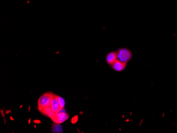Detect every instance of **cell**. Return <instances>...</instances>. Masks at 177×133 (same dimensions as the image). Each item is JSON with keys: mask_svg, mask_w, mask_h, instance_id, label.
Segmentation results:
<instances>
[{"mask_svg": "<svg viewBox=\"0 0 177 133\" xmlns=\"http://www.w3.org/2000/svg\"><path fill=\"white\" fill-rule=\"evenodd\" d=\"M55 94L51 93H46L41 96L38 101V109L41 112L44 109L50 106L51 100Z\"/></svg>", "mask_w": 177, "mask_h": 133, "instance_id": "cell-1", "label": "cell"}, {"mask_svg": "<svg viewBox=\"0 0 177 133\" xmlns=\"http://www.w3.org/2000/svg\"><path fill=\"white\" fill-rule=\"evenodd\" d=\"M117 54L118 60L126 63H127L132 57V52L127 48H119L117 51Z\"/></svg>", "mask_w": 177, "mask_h": 133, "instance_id": "cell-2", "label": "cell"}, {"mask_svg": "<svg viewBox=\"0 0 177 133\" xmlns=\"http://www.w3.org/2000/svg\"><path fill=\"white\" fill-rule=\"evenodd\" d=\"M69 118V115L68 114H66V112H56L54 114L53 116L50 117L54 122L56 124H62L66 121H67V119Z\"/></svg>", "mask_w": 177, "mask_h": 133, "instance_id": "cell-3", "label": "cell"}, {"mask_svg": "<svg viewBox=\"0 0 177 133\" xmlns=\"http://www.w3.org/2000/svg\"><path fill=\"white\" fill-rule=\"evenodd\" d=\"M58 97L59 96H57L56 94L54 95L53 99L51 100L50 105V107L51 109L55 113L59 112H60V110H62V109L60 108V103H59Z\"/></svg>", "mask_w": 177, "mask_h": 133, "instance_id": "cell-4", "label": "cell"}, {"mask_svg": "<svg viewBox=\"0 0 177 133\" xmlns=\"http://www.w3.org/2000/svg\"><path fill=\"white\" fill-rule=\"evenodd\" d=\"M106 62L109 65H112V64L115 62L116 61L118 60L117 58V52H112L109 53L107 55Z\"/></svg>", "mask_w": 177, "mask_h": 133, "instance_id": "cell-5", "label": "cell"}, {"mask_svg": "<svg viewBox=\"0 0 177 133\" xmlns=\"http://www.w3.org/2000/svg\"><path fill=\"white\" fill-rule=\"evenodd\" d=\"M126 65H127V63H126L122 62L120 60H117L112 65V67L113 68V69L116 71L121 72L125 69Z\"/></svg>", "mask_w": 177, "mask_h": 133, "instance_id": "cell-6", "label": "cell"}, {"mask_svg": "<svg viewBox=\"0 0 177 133\" xmlns=\"http://www.w3.org/2000/svg\"><path fill=\"white\" fill-rule=\"evenodd\" d=\"M55 124L53 125V133H62V127L59 124L55 123Z\"/></svg>", "mask_w": 177, "mask_h": 133, "instance_id": "cell-7", "label": "cell"}, {"mask_svg": "<svg viewBox=\"0 0 177 133\" xmlns=\"http://www.w3.org/2000/svg\"><path fill=\"white\" fill-rule=\"evenodd\" d=\"M58 100H59V103L60 105V108L61 109L64 108V106H65V101L63 98L60 97H58Z\"/></svg>", "mask_w": 177, "mask_h": 133, "instance_id": "cell-8", "label": "cell"}, {"mask_svg": "<svg viewBox=\"0 0 177 133\" xmlns=\"http://www.w3.org/2000/svg\"><path fill=\"white\" fill-rule=\"evenodd\" d=\"M77 121H78V116H77L73 117L72 119V122L73 124H74V123L76 122Z\"/></svg>", "mask_w": 177, "mask_h": 133, "instance_id": "cell-9", "label": "cell"}, {"mask_svg": "<svg viewBox=\"0 0 177 133\" xmlns=\"http://www.w3.org/2000/svg\"><path fill=\"white\" fill-rule=\"evenodd\" d=\"M34 122H39V123H40V122H41V121H34Z\"/></svg>", "mask_w": 177, "mask_h": 133, "instance_id": "cell-10", "label": "cell"}]
</instances>
